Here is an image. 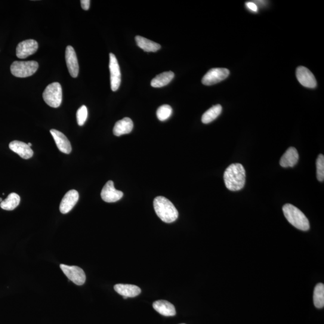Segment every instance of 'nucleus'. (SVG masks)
<instances>
[{
	"instance_id": "17",
	"label": "nucleus",
	"mask_w": 324,
	"mask_h": 324,
	"mask_svg": "<svg viewBox=\"0 0 324 324\" xmlns=\"http://www.w3.org/2000/svg\"><path fill=\"white\" fill-rule=\"evenodd\" d=\"M114 289L124 298L135 297L141 294V290L138 286L128 284H117L114 286Z\"/></svg>"
},
{
	"instance_id": "28",
	"label": "nucleus",
	"mask_w": 324,
	"mask_h": 324,
	"mask_svg": "<svg viewBox=\"0 0 324 324\" xmlns=\"http://www.w3.org/2000/svg\"><path fill=\"white\" fill-rule=\"evenodd\" d=\"M247 8L250 11L254 12H257L258 11V6L255 3L253 2H247L246 4Z\"/></svg>"
},
{
	"instance_id": "1",
	"label": "nucleus",
	"mask_w": 324,
	"mask_h": 324,
	"mask_svg": "<svg viewBox=\"0 0 324 324\" xmlns=\"http://www.w3.org/2000/svg\"><path fill=\"white\" fill-rule=\"evenodd\" d=\"M225 186L231 191L242 190L246 183V171L240 163H234L225 170L224 175Z\"/></svg>"
},
{
	"instance_id": "4",
	"label": "nucleus",
	"mask_w": 324,
	"mask_h": 324,
	"mask_svg": "<svg viewBox=\"0 0 324 324\" xmlns=\"http://www.w3.org/2000/svg\"><path fill=\"white\" fill-rule=\"evenodd\" d=\"M39 64L35 61H15L12 64L11 70L12 75L18 78H26L36 72Z\"/></svg>"
},
{
	"instance_id": "19",
	"label": "nucleus",
	"mask_w": 324,
	"mask_h": 324,
	"mask_svg": "<svg viewBox=\"0 0 324 324\" xmlns=\"http://www.w3.org/2000/svg\"><path fill=\"white\" fill-rule=\"evenodd\" d=\"M153 307L157 312L165 316H173L176 314L174 305L167 301L159 300L154 302Z\"/></svg>"
},
{
	"instance_id": "7",
	"label": "nucleus",
	"mask_w": 324,
	"mask_h": 324,
	"mask_svg": "<svg viewBox=\"0 0 324 324\" xmlns=\"http://www.w3.org/2000/svg\"><path fill=\"white\" fill-rule=\"evenodd\" d=\"M230 75V71L224 68H214L209 70L203 77L202 82L205 85H212L224 81Z\"/></svg>"
},
{
	"instance_id": "12",
	"label": "nucleus",
	"mask_w": 324,
	"mask_h": 324,
	"mask_svg": "<svg viewBox=\"0 0 324 324\" xmlns=\"http://www.w3.org/2000/svg\"><path fill=\"white\" fill-rule=\"evenodd\" d=\"M79 193L75 190H71L67 192L60 205V211L62 214H67L70 212L79 200Z\"/></svg>"
},
{
	"instance_id": "3",
	"label": "nucleus",
	"mask_w": 324,
	"mask_h": 324,
	"mask_svg": "<svg viewBox=\"0 0 324 324\" xmlns=\"http://www.w3.org/2000/svg\"><path fill=\"white\" fill-rule=\"evenodd\" d=\"M283 212L287 221L298 230L307 231L310 229L309 222L300 209L294 205L286 203L283 206Z\"/></svg>"
},
{
	"instance_id": "16",
	"label": "nucleus",
	"mask_w": 324,
	"mask_h": 324,
	"mask_svg": "<svg viewBox=\"0 0 324 324\" xmlns=\"http://www.w3.org/2000/svg\"><path fill=\"white\" fill-rule=\"evenodd\" d=\"M299 160L298 151L294 147H290L280 160V165L283 168L294 167Z\"/></svg>"
},
{
	"instance_id": "13",
	"label": "nucleus",
	"mask_w": 324,
	"mask_h": 324,
	"mask_svg": "<svg viewBox=\"0 0 324 324\" xmlns=\"http://www.w3.org/2000/svg\"><path fill=\"white\" fill-rule=\"evenodd\" d=\"M66 61L70 75L76 78L79 73V64L75 49L72 46H67L66 49Z\"/></svg>"
},
{
	"instance_id": "27",
	"label": "nucleus",
	"mask_w": 324,
	"mask_h": 324,
	"mask_svg": "<svg viewBox=\"0 0 324 324\" xmlns=\"http://www.w3.org/2000/svg\"><path fill=\"white\" fill-rule=\"evenodd\" d=\"M88 117L87 107L85 105H82L79 108L76 113V119L78 124L80 126H82L85 124Z\"/></svg>"
},
{
	"instance_id": "9",
	"label": "nucleus",
	"mask_w": 324,
	"mask_h": 324,
	"mask_svg": "<svg viewBox=\"0 0 324 324\" xmlns=\"http://www.w3.org/2000/svg\"><path fill=\"white\" fill-rule=\"evenodd\" d=\"M123 193L121 191L116 189L113 181H108L104 185L101 192V197L104 202H116L121 199Z\"/></svg>"
},
{
	"instance_id": "25",
	"label": "nucleus",
	"mask_w": 324,
	"mask_h": 324,
	"mask_svg": "<svg viewBox=\"0 0 324 324\" xmlns=\"http://www.w3.org/2000/svg\"><path fill=\"white\" fill-rule=\"evenodd\" d=\"M172 113V107L168 104H163L157 110V117L160 121L164 122L171 116Z\"/></svg>"
},
{
	"instance_id": "14",
	"label": "nucleus",
	"mask_w": 324,
	"mask_h": 324,
	"mask_svg": "<svg viewBox=\"0 0 324 324\" xmlns=\"http://www.w3.org/2000/svg\"><path fill=\"white\" fill-rule=\"evenodd\" d=\"M52 137L54 139L58 149L65 154H70L72 151V146L70 141L63 133L55 129H51L50 131Z\"/></svg>"
},
{
	"instance_id": "21",
	"label": "nucleus",
	"mask_w": 324,
	"mask_h": 324,
	"mask_svg": "<svg viewBox=\"0 0 324 324\" xmlns=\"http://www.w3.org/2000/svg\"><path fill=\"white\" fill-rule=\"evenodd\" d=\"M135 41L139 47L146 52H155L161 48V46L158 43L151 41L150 40L140 36H136Z\"/></svg>"
},
{
	"instance_id": "11",
	"label": "nucleus",
	"mask_w": 324,
	"mask_h": 324,
	"mask_svg": "<svg viewBox=\"0 0 324 324\" xmlns=\"http://www.w3.org/2000/svg\"><path fill=\"white\" fill-rule=\"evenodd\" d=\"M38 49V43L35 40H26L18 44L17 48V56L21 59H24L36 53Z\"/></svg>"
},
{
	"instance_id": "6",
	"label": "nucleus",
	"mask_w": 324,
	"mask_h": 324,
	"mask_svg": "<svg viewBox=\"0 0 324 324\" xmlns=\"http://www.w3.org/2000/svg\"><path fill=\"white\" fill-rule=\"evenodd\" d=\"M60 268L67 278L76 285L81 286L85 283L86 276L82 268L65 264H61Z\"/></svg>"
},
{
	"instance_id": "8",
	"label": "nucleus",
	"mask_w": 324,
	"mask_h": 324,
	"mask_svg": "<svg viewBox=\"0 0 324 324\" xmlns=\"http://www.w3.org/2000/svg\"><path fill=\"white\" fill-rule=\"evenodd\" d=\"M110 70L111 89L116 91L119 88L121 84L122 76L118 61L115 55L112 53L110 54Z\"/></svg>"
},
{
	"instance_id": "5",
	"label": "nucleus",
	"mask_w": 324,
	"mask_h": 324,
	"mask_svg": "<svg viewBox=\"0 0 324 324\" xmlns=\"http://www.w3.org/2000/svg\"><path fill=\"white\" fill-rule=\"evenodd\" d=\"M43 98L49 106L59 107L62 101V88L60 83L54 82L48 85L43 92Z\"/></svg>"
},
{
	"instance_id": "22",
	"label": "nucleus",
	"mask_w": 324,
	"mask_h": 324,
	"mask_svg": "<svg viewBox=\"0 0 324 324\" xmlns=\"http://www.w3.org/2000/svg\"><path fill=\"white\" fill-rule=\"evenodd\" d=\"M20 196L18 194L12 193L9 194L7 198L3 200L0 203V206L5 210L12 211L19 205L20 203Z\"/></svg>"
},
{
	"instance_id": "26",
	"label": "nucleus",
	"mask_w": 324,
	"mask_h": 324,
	"mask_svg": "<svg viewBox=\"0 0 324 324\" xmlns=\"http://www.w3.org/2000/svg\"><path fill=\"white\" fill-rule=\"evenodd\" d=\"M316 177L320 182L324 180V156L319 154L316 160Z\"/></svg>"
},
{
	"instance_id": "29",
	"label": "nucleus",
	"mask_w": 324,
	"mask_h": 324,
	"mask_svg": "<svg viewBox=\"0 0 324 324\" xmlns=\"http://www.w3.org/2000/svg\"><path fill=\"white\" fill-rule=\"evenodd\" d=\"M81 4L82 8L85 11H88L90 5V1L89 0H81Z\"/></svg>"
},
{
	"instance_id": "30",
	"label": "nucleus",
	"mask_w": 324,
	"mask_h": 324,
	"mask_svg": "<svg viewBox=\"0 0 324 324\" xmlns=\"http://www.w3.org/2000/svg\"><path fill=\"white\" fill-rule=\"evenodd\" d=\"M27 144L29 145V146L30 147L32 146V144L28 143Z\"/></svg>"
},
{
	"instance_id": "2",
	"label": "nucleus",
	"mask_w": 324,
	"mask_h": 324,
	"mask_svg": "<svg viewBox=\"0 0 324 324\" xmlns=\"http://www.w3.org/2000/svg\"><path fill=\"white\" fill-rule=\"evenodd\" d=\"M153 205L156 214L163 222L170 224L177 220L178 217L177 209L166 197H156L154 200Z\"/></svg>"
},
{
	"instance_id": "15",
	"label": "nucleus",
	"mask_w": 324,
	"mask_h": 324,
	"mask_svg": "<svg viewBox=\"0 0 324 324\" xmlns=\"http://www.w3.org/2000/svg\"><path fill=\"white\" fill-rule=\"evenodd\" d=\"M10 149L22 158L29 159L33 156V151L26 143L19 141H14L9 144Z\"/></svg>"
},
{
	"instance_id": "23",
	"label": "nucleus",
	"mask_w": 324,
	"mask_h": 324,
	"mask_svg": "<svg viewBox=\"0 0 324 324\" xmlns=\"http://www.w3.org/2000/svg\"><path fill=\"white\" fill-rule=\"evenodd\" d=\"M222 107L221 104H216L206 111L202 117V122L203 124H208L213 122L214 120L221 115Z\"/></svg>"
},
{
	"instance_id": "18",
	"label": "nucleus",
	"mask_w": 324,
	"mask_h": 324,
	"mask_svg": "<svg viewBox=\"0 0 324 324\" xmlns=\"http://www.w3.org/2000/svg\"><path fill=\"white\" fill-rule=\"evenodd\" d=\"M134 128V123L132 120L126 117L116 123L113 129L114 135L117 137H120L123 135L130 134Z\"/></svg>"
},
{
	"instance_id": "24",
	"label": "nucleus",
	"mask_w": 324,
	"mask_h": 324,
	"mask_svg": "<svg viewBox=\"0 0 324 324\" xmlns=\"http://www.w3.org/2000/svg\"><path fill=\"white\" fill-rule=\"evenodd\" d=\"M314 304L317 308H322L324 306V285L318 283L315 286L313 294Z\"/></svg>"
},
{
	"instance_id": "10",
	"label": "nucleus",
	"mask_w": 324,
	"mask_h": 324,
	"mask_svg": "<svg viewBox=\"0 0 324 324\" xmlns=\"http://www.w3.org/2000/svg\"><path fill=\"white\" fill-rule=\"evenodd\" d=\"M296 76L299 82L305 87L314 88L317 85L316 80L313 73L306 67H298L296 70Z\"/></svg>"
},
{
	"instance_id": "20",
	"label": "nucleus",
	"mask_w": 324,
	"mask_h": 324,
	"mask_svg": "<svg viewBox=\"0 0 324 324\" xmlns=\"http://www.w3.org/2000/svg\"><path fill=\"white\" fill-rule=\"evenodd\" d=\"M174 73L169 71L159 74L151 82V85L154 88H160L167 85L174 78Z\"/></svg>"
}]
</instances>
